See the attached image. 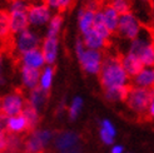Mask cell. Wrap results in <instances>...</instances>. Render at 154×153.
Wrapping results in <instances>:
<instances>
[{
  "label": "cell",
  "mask_w": 154,
  "mask_h": 153,
  "mask_svg": "<svg viewBox=\"0 0 154 153\" xmlns=\"http://www.w3.org/2000/svg\"><path fill=\"white\" fill-rule=\"evenodd\" d=\"M99 82L102 88H112V87H123L129 86L130 78L125 73L122 65V60L119 54H106L103 58V63L100 72H99Z\"/></svg>",
  "instance_id": "1"
},
{
  "label": "cell",
  "mask_w": 154,
  "mask_h": 153,
  "mask_svg": "<svg viewBox=\"0 0 154 153\" xmlns=\"http://www.w3.org/2000/svg\"><path fill=\"white\" fill-rule=\"evenodd\" d=\"M58 49H59V39L53 36H45L42 42V53L45 59V64L53 65L55 63L58 57Z\"/></svg>",
  "instance_id": "10"
},
{
  "label": "cell",
  "mask_w": 154,
  "mask_h": 153,
  "mask_svg": "<svg viewBox=\"0 0 154 153\" xmlns=\"http://www.w3.org/2000/svg\"><path fill=\"white\" fill-rule=\"evenodd\" d=\"M85 8L91 11H98L102 8V4L99 3L98 0H89V2H87V4H85Z\"/></svg>",
  "instance_id": "35"
},
{
  "label": "cell",
  "mask_w": 154,
  "mask_h": 153,
  "mask_svg": "<svg viewBox=\"0 0 154 153\" xmlns=\"http://www.w3.org/2000/svg\"><path fill=\"white\" fill-rule=\"evenodd\" d=\"M10 27H9V13L8 10L0 9V42L10 39Z\"/></svg>",
  "instance_id": "27"
},
{
  "label": "cell",
  "mask_w": 154,
  "mask_h": 153,
  "mask_svg": "<svg viewBox=\"0 0 154 153\" xmlns=\"http://www.w3.org/2000/svg\"><path fill=\"white\" fill-rule=\"evenodd\" d=\"M20 62L23 67H28V68H34V69H40L45 64V59L43 53L39 49H34L30 50L25 54L20 55Z\"/></svg>",
  "instance_id": "16"
},
{
  "label": "cell",
  "mask_w": 154,
  "mask_h": 153,
  "mask_svg": "<svg viewBox=\"0 0 154 153\" xmlns=\"http://www.w3.org/2000/svg\"><path fill=\"white\" fill-rule=\"evenodd\" d=\"M98 2H99V3H100V4L103 5V4H105V3H108V2H109V0H98Z\"/></svg>",
  "instance_id": "43"
},
{
  "label": "cell",
  "mask_w": 154,
  "mask_h": 153,
  "mask_svg": "<svg viewBox=\"0 0 154 153\" xmlns=\"http://www.w3.org/2000/svg\"><path fill=\"white\" fill-rule=\"evenodd\" d=\"M21 114H23V117L25 118L26 123H28L29 133L35 131V128H36L38 124H39V120H40L39 112H38L28 101H25L24 107H23V111H21Z\"/></svg>",
  "instance_id": "19"
},
{
  "label": "cell",
  "mask_w": 154,
  "mask_h": 153,
  "mask_svg": "<svg viewBox=\"0 0 154 153\" xmlns=\"http://www.w3.org/2000/svg\"><path fill=\"white\" fill-rule=\"evenodd\" d=\"M94 15H95V11L88 10L85 6H82L78 10V27H79V32L82 33V35L85 34L93 28Z\"/></svg>",
  "instance_id": "18"
},
{
  "label": "cell",
  "mask_w": 154,
  "mask_h": 153,
  "mask_svg": "<svg viewBox=\"0 0 154 153\" xmlns=\"http://www.w3.org/2000/svg\"><path fill=\"white\" fill-rule=\"evenodd\" d=\"M21 74V82L23 87L28 89L29 92L39 87L40 82V70L34 69V68H28V67H21L20 69Z\"/></svg>",
  "instance_id": "14"
},
{
  "label": "cell",
  "mask_w": 154,
  "mask_h": 153,
  "mask_svg": "<svg viewBox=\"0 0 154 153\" xmlns=\"http://www.w3.org/2000/svg\"><path fill=\"white\" fill-rule=\"evenodd\" d=\"M120 60H122L123 68H124L125 73L128 74V76L130 79L134 78V76L144 68V65H143V63L140 62V60L138 59L135 55L129 54V53L122 54L120 55Z\"/></svg>",
  "instance_id": "15"
},
{
  "label": "cell",
  "mask_w": 154,
  "mask_h": 153,
  "mask_svg": "<svg viewBox=\"0 0 154 153\" xmlns=\"http://www.w3.org/2000/svg\"><path fill=\"white\" fill-rule=\"evenodd\" d=\"M23 146H24V141H23L20 134L8 133L5 152H8V153H19Z\"/></svg>",
  "instance_id": "26"
},
{
  "label": "cell",
  "mask_w": 154,
  "mask_h": 153,
  "mask_svg": "<svg viewBox=\"0 0 154 153\" xmlns=\"http://www.w3.org/2000/svg\"><path fill=\"white\" fill-rule=\"evenodd\" d=\"M153 97L154 88H139L130 86L124 102L130 111H133L137 114H140V116H145Z\"/></svg>",
  "instance_id": "2"
},
{
  "label": "cell",
  "mask_w": 154,
  "mask_h": 153,
  "mask_svg": "<svg viewBox=\"0 0 154 153\" xmlns=\"http://www.w3.org/2000/svg\"><path fill=\"white\" fill-rule=\"evenodd\" d=\"M143 25L142 23L138 20L135 15L129 11L125 14H122L119 17V23H118V29H117V34L119 38L124 40L132 42L133 39L138 36V34L140 33Z\"/></svg>",
  "instance_id": "4"
},
{
  "label": "cell",
  "mask_w": 154,
  "mask_h": 153,
  "mask_svg": "<svg viewBox=\"0 0 154 153\" xmlns=\"http://www.w3.org/2000/svg\"><path fill=\"white\" fill-rule=\"evenodd\" d=\"M100 10H102L103 20L105 23L106 28L109 29V32L112 34H115V33H117V29H118V23H119V17H120V15L115 11L108 3L102 5Z\"/></svg>",
  "instance_id": "17"
},
{
  "label": "cell",
  "mask_w": 154,
  "mask_h": 153,
  "mask_svg": "<svg viewBox=\"0 0 154 153\" xmlns=\"http://www.w3.org/2000/svg\"><path fill=\"white\" fill-rule=\"evenodd\" d=\"M43 3L54 13H60V0H43Z\"/></svg>",
  "instance_id": "32"
},
{
  "label": "cell",
  "mask_w": 154,
  "mask_h": 153,
  "mask_svg": "<svg viewBox=\"0 0 154 153\" xmlns=\"http://www.w3.org/2000/svg\"><path fill=\"white\" fill-rule=\"evenodd\" d=\"M6 136H8V132L0 129V152L5 151L6 148Z\"/></svg>",
  "instance_id": "36"
},
{
  "label": "cell",
  "mask_w": 154,
  "mask_h": 153,
  "mask_svg": "<svg viewBox=\"0 0 154 153\" xmlns=\"http://www.w3.org/2000/svg\"><path fill=\"white\" fill-rule=\"evenodd\" d=\"M54 73H55V69H54L53 65H47L43 69V72L40 73V82H39V87L49 93L50 88H51V83H53V78H54Z\"/></svg>",
  "instance_id": "25"
},
{
  "label": "cell",
  "mask_w": 154,
  "mask_h": 153,
  "mask_svg": "<svg viewBox=\"0 0 154 153\" xmlns=\"http://www.w3.org/2000/svg\"><path fill=\"white\" fill-rule=\"evenodd\" d=\"M25 99L20 90H15L2 98V113L6 117H14L21 114Z\"/></svg>",
  "instance_id": "8"
},
{
  "label": "cell",
  "mask_w": 154,
  "mask_h": 153,
  "mask_svg": "<svg viewBox=\"0 0 154 153\" xmlns=\"http://www.w3.org/2000/svg\"><path fill=\"white\" fill-rule=\"evenodd\" d=\"M6 132L8 133H14V134H21V133H29L28 123L23 114L19 116H14L8 118V126H6Z\"/></svg>",
  "instance_id": "21"
},
{
  "label": "cell",
  "mask_w": 154,
  "mask_h": 153,
  "mask_svg": "<svg viewBox=\"0 0 154 153\" xmlns=\"http://www.w3.org/2000/svg\"><path fill=\"white\" fill-rule=\"evenodd\" d=\"M8 118L4 113L0 112V129L2 131H6V126H8Z\"/></svg>",
  "instance_id": "39"
},
{
  "label": "cell",
  "mask_w": 154,
  "mask_h": 153,
  "mask_svg": "<svg viewBox=\"0 0 154 153\" xmlns=\"http://www.w3.org/2000/svg\"><path fill=\"white\" fill-rule=\"evenodd\" d=\"M63 14L61 13H55L53 14V17L50 21L48 23V28H47V36H53V38H58L61 25H63Z\"/></svg>",
  "instance_id": "24"
},
{
  "label": "cell",
  "mask_w": 154,
  "mask_h": 153,
  "mask_svg": "<svg viewBox=\"0 0 154 153\" xmlns=\"http://www.w3.org/2000/svg\"><path fill=\"white\" fill-rule=\"evenodd\" d=\"M29 0H9L8 4V13L11 11H28L29 6H30Z\"/></svg>",
  "instance_id": "29"
},
{
  "label": "cell",
  "mask_w": 154,
  "mask_h": 153,
  "mask_svg": "<svg viewBox=\"0 0 154 153\" xmlns=\"http://www.w3.org/2000/svg\"><path fill=\"white\" fill-rule=\"evenodd\" d=\"M39 2H43V0H39Z\"/></svg>",
  "instance_id": "46"
},
{
  "label": "cell",
  "mask_w": 154,
  "mask_h": 153,
  "mask_svg": "<svg viewBox=\"0 0 154 153\" xmlns=\"http://www.w3.org/2000/svg\"><path fill=\"white\" fill-rule=\"evenodd\" d=\"M53 11L45 5L43 2H36L32 3L28 9V19H29V25L34 28H39L48 25L53 17Z\"/></svg>",
  "instance_id": "7"
},
{
  "label": "cell",
  "mask_w": 154,
  "mask_h": 153,
  "mask_svg": "<svg viewBox=\"0 0 154 153\" xmlns=\"http://www.w3.org/2000/svg\"><path fill=\"white\" fill-rule=\"evenodd\" d=\"M113 9L117 11L119 15L129 13L130 9H132V4H130V0H109L108 2Z\"/></svg>",
  "instance_id": "28"
},
{
  "label": "cell",
  "mask_w": 154,
  "mask_h": 153,
  "mask_svg": "<svg viewBox=\"0 0 154 153\" xmlns=\"http://www.w3.org/2000/svg\"><path fill=\"white\" fill-rule=\"evenodd\" d=\"M60 153H84L83 143H82V142H79V143L74 144L73 147L68 148V149H65V151H63V152H60Z\"/></svg>",
  "instance_id": "34"
},
{
  "label": "cell",
  "mask_w": 154,
  "mask_h": 153,
  "mask_svg": "<svg viewBox=\"0 0 154 153\" xmlns=\"http://www.w3.org/2000/svg\"><path fill=\"white\" fill-rule=\"evenodd\" d=\"M9 27L11 36L26 30L29 25L28 11H11L9 13Z\"/></svg>",
  "instance_id": "11"
},
{
  "label": "cell",
  "mask_w": 154,
  "mask_h": 153,
  "mask_svg": "<svg viewBox=\"0 0 154 153\" xmlns=\"http://www.w3.org/2000/svg\"><path fill=\"white\" fill-rule=\"evenodd\" d=\"M93 29L103 38V39H105L106 42L110 43V39H112V35H113V34L109 32V29H108L106 25H105V23H104V20H103V14H102V10H100V9H99L98 11H95Z\"/></svg>",
  "instance_id": "23"
},
{
  "label": "cell",
  "mask_w": 154,
  "mask_h": 153,
  "mask_svg": "<svg viewBox=\"0 0 154 153\" xmlns=\"http://www.w3.org/2000/svg\"><path fill=\"white\" fill-rule=\"evenodd\" d=\"M73 2L74 0H60V13L68 10L73 5Z\"/></svg>",
  "instance_id": "38"
},
{
  "label": "cell",
  "mask_w": 154,
  "mask_h": 153,
  "mask_svg": "<svg viewBox=\"0 0 154 153\" xmlns=\"http://www.w3.org/2000/svg\"><path fill=\"white\" fill-rule=\"evenodd\" d=\"M54 132L49 129H35L24 141V153H45V148L54 139Z\"/></svg>",
  "instance_id": "3"
},
{
  "label": "cell",
  "mask_w": 154,
  "mask_h": 153,
  "mask_svg": "<svg viewBox=\"0 0 154 153\" xmlns=\"http://www.w3.org/2000/svg\"><path fill=\"white\" fill-rule=\"evenodd\" d=\"M0 153H8V152H5V151H3V152H0Z\"/></svg>",
  "instance_id": "45"
},
{
  "label": "cell",
  "mask_w": 154,
  "mask_h": 153,
  "mask_svg": "<svg viewBox=\"0 0 154 153\" xmlns=\"http://www.w3.org/2000/svg\"><path fill=\"white\" fill-rule=\"evenodd\" d=\"M40 44H42L40 36L38 35L36 32L29 28L24 30V32L19 33L18 35L13 36V48L18 55H23L34 49H39Z\"/></svg>",
  "instance_id": "5"
},
{
  "label": "cell",
  "mask_w": 154,
  "mask_h": 153,
  "mask_svg": "<svg viewBox=\"0 0 154 153\" xmlns=\"http://www.w3.org/2000/svg\"><path fill=\"white\" fill-rule=\"evenodd\" d=\"M130 86L139 88H154V67H144L134 78Z\"/></svg>",
  "instance_id": "13"
},
{
  "label": "cell",
  "mask_w": 154,
  "mask_h": 153,
  "mask_svg": "<svg viewBox=\"0 0 154 153\" xmlns=\"http://www.w3.org/2000/svg\"><path fill=\"white\" fill-rule=\"evenodd\" d=\"M150 28L154 30V0H152V27Z\"/></svg>",
  "instance_id": "41"
},
{
  "label": "cell",
  "mask_w": 154,
  "mask_h": 153,
  "mask_svg": "<svg viewBox=\"0 0 154 153\" xmlns=\"http://www.w3.org/2000/svg\"><path fill=\"white\" fill-rule=\"evenodd\" d=\"M82 142V138L78 133L72 132V131H64L58 133L53 139V146H54V151L57 153H60L68 148L73 147L74 144Z\"/></svg>",
  "instance_id": "9"
},
{
  "label": "cell",
  "mask_w": 154,
  "mask_h": 153,
  "mask_svg": "<svg viewBox=\"0 0 154 153\" xmlns=\"http://www.w3.org/2000/svg\"><path fill=\"white\" fill-rule=\"evenodd\" d=\"M145 118H147L148 120H154V97H153L152 102L148 107L147 113H145Z\"/></svg>",
  "instance_id": "37"
},
{
  "label": "cell",
  "mask_w": 154,
  "mask_h": 153,
  "mask_svg": "<svg viewBox=\"0 0 154 153\" xmlns=\"http://www.w3.org/2000/svg\"><path fill=\"white\" fill-rule=\"evenodd\" d=\"M2 69H3V55L0 53V78H2Z\"/></svg>",
  "instance_id": "42"
},
{
  "label": "cell",
  "mask_w": 154,
  "mask_h": 153,
  "mask_svg": "<svg viewBox=\"0 0 154 153\" xmlns=\"http://www.w3.org/2000/svg\"><path fill=\"white\" fill-rule=\"evenodd\" d=\"M130 88L129 86H123V87H112V88H106L104 89V97L108 102H124L125 98L128 95V92Z\"/></svg>",
  "instance_id": "22"
},
{
  "label": "cell",
  "mask_w": 154,
  "mask_h": 153,
  "mask_svg": "<svg viewBox=\"0 0 154 153\" xmlns=\"http://www.w3.org/2000/svg\"><path fill=\"white\" fill-rule=\"evenodd\" d=\"M82 39H83L84 45H85L88 49H94V50H102L103 52L109 47V44H110L109 42L103 39L93 28H91L89 32H87L85 34H83Z\"/></svg>",
  "instance_id": "12"
},
{
  "label": "cell",
  "mask_w": 154,
  "mask_h": 153,
  "mask_svg": "<svg viewBox=\"0 0 154 153\" xmlns=\"http://www.w3.org/2000/svg\"><path fill=\"white\" fill-rule=\"evenodd\" d=\"M0 112H2V98H0Z\"/></svg>",
  "instance_id": "44"
},
{
  "label": "cell",
  "mask_w": 154,
  "mask_h": 153,
  "mask_svg": "<svg viewBox=\"0 0 154 153\" xmlns=\"http://www.w3.org/2000/svg\"><path fill=\"white\" fill-rule=\"evenodd\" d=\"M112 153H124V148H123V146H119V144H117V146H113Z\"/></svg>",
  "instance_id": "40"
},
{
  "label": "cell",
  "mask_w": 154,
  "mask_h": 153,
  "mask_svg": "<svg viewBox=\"0 0 154 153\" xmlns=\"http://www.w3.org/2000/svg\"><path fill=\"white\" fill-rule=\"evenodd\" d=\"M87 2H89V0H87Z\"/></svg>",
  "instance_id": "47"
},
{
  "label": "cell",
  "mask_w": 154,
  "mask_h": 153,
  "mask_svg": "<svg viewBox=\"0 0 154 153\" xmlns=\"http://www.w3.org/2000/svg\"><path fill=\"white\" fill-rule=\"evenodd\" d=\"M80 63V67L83 68V70L88 74L98 75L100 72L104 53L102 50H94V49H88L85 48L80 55L76 57Z\"/></svg>",
  "instance_id": "6"
},
{
  "label": "cell",
  "mask_w": 154,
  "mask_h": 153,
  "mask_svg": "<svg viewBox=\"0 0 154 153\" xmlns=\"http://www.w3.org/2000/svg\"><path fill=\"white\" fill-rule=\"evenodd\" d=\"M48 97H49V93L44 92L40 87H38V88H35V89L29 92L28 102L32 104L38 112H42L44 109L45 104H47Z\"/></svg>",
  "instance_id": "20"
},
{
  "label": "cell",
  "mask_w": 154,
  "mask_h": 153,
  "mask_svg": "<svg viewBox=\"0 0 154 153\" xmlns=\"http://www.w3.org/2000/svg\"><path fill=\"white\" fill-rule=\"evenodd\" d=\"M100 128L104 129L105 132H108L109 134H112L113 137H115V134H117V131H115V127L113 126V123L110 120H108V119H103L100 122Z\"/></svg>",
  "instance_id": "31"
},
{
  "label": "cell",
  "mask_w": 154,
  "mask_h": 153,
  "mask_svg": "<svg viewBox=\"0 0 154 153\" xmlns=\"http://www.w3.org/2000/svg\"><path fill=\"white\" fill-rule=\"evenodd\" d=\"M99 136H100V139H102V142L104 143V144H113L114 143V138L115 137H113L112 134H109L108 132H105L104 129H102L100 128V131H99Z\"/></svg>",
  "instance_id": "33"
},
{
  "label": "cell",
  "mask_w": 154,
  "mask_h": 153,
  "mask_svg": "<svg viewBox=\"0 0 154 153\" xmlns=\"http://www.w3.org/2000/svg\"><path fill=\"white\" fill-rule=\"evenodd\" d=\"M83 107V99L80 97H75L73 99V102L70 103V107H69L68 109V114H69V118H70L72 120L76 119V117H78V114L82 109Z\"/></svg>",
  "instance_id": "30"
}]
</instances>
